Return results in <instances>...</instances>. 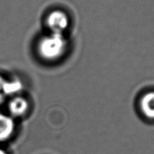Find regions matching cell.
<instances>
[{
	"instance_id": "6da1fadb",
	"label": "cell",
	"mask_w": 154,
	"mask_h": 154,
	"mask_svg": "<svg viewBox=\"0 0 154 154\" xmlns=\"http://www.w3.org/2000/svg\"><path fill=\"white\" fill-rule=\"evenodd\" d=\"M66 42L62 34L52 33L44 38L39 43V54L45 60H54L63 55Z\"/></svg>"
},
{
	"instance_id": "277c9868",
	"label": "cell",
	"mask_w": 154,
	"mask_h": 154,
	"mask_svg": "<svg viewBox=\"0 0 154 154\" xmlns=\"http://www.w3.org/2000/svg\"><path fill=\"white\" fill-rule=\"evenodd\" d=\"M140 109L146 118L154 120V91L147 92L141 97Z\"/></svg>"
},
{
	"instance_id": "7a4b0ae2",
	"label": "cell",
	"mask_w": 154,
	"mask_h": 154,
	"mask_svg": "<svg viewBox=\"0 0 154 154\" xmlns=\"http://www.w3.org/2000/svg\"><path fill=\"white\" fill-rule=\"evenodd\" d=\"M47 23L53 33L62 34L68 27L69 19L64 12L61 11H54L48 15Z\"/></svg>"
},
{
	"instance_id": "5b68a950",
	"label": "cell",
	"mask_w": 154,
	"mask_h": 154,
	"mask_svg": "<svg viewBox=\"0 0 154 154\" xmlns=\"http://www.w3.org/2000/svg\"><path fill=\"white\" fill-rule=\"evenodd\" d=\"M14 129V123L11 117L0 114V141H4L11 136Z\"/></svg>"
},
{
	"instance_id": "8992f818",
	"label": "cell",
	"mask_w": 154,
	"mask_h": 154,
	"mask_svg": "<svg viewBox=\"0 0 154 154\" xmlns=\"http://www.w3.org/2000/svg\"><path fill=\"white\" fill-rule=\"evenodd\" d=\"M8 108L12 115L15 117H20L25 114L26 111L28 108V103L23 98L16 97L11 101Z\"/></svg>"
},
{
	"instance_id": "52a82bcc",
	"label": "cell",
	"mask_w": 154,
	"mask_h": 154,
	"mask_svg": "<svg viewBox=\"0 0 154 154\" xmlns=\"http://www.w3.org/2000/svg\"><path fill=\"white\" fill-rule=\"evenodd\" d=\"M0 154H6V153L4 151V150H2V149H0Z\"/></svg>"
},
{
	"instance_id": "3957f363",
	"label": "cell",
	"mask_w": 154,
	"mask_h": 154,
	"mask_svg": "<svg viewBox=\"0 0 154 154\" xmlns=\"http://www.w3.org/2000/svg\"><path fill=\"white\" fill-rule=\"evenodd\" d=\"M22 87V84L19 81H7L0 76V103L4 102L8 96L19 93Z\"/></svg>"
}]
</instances>
